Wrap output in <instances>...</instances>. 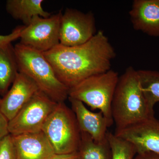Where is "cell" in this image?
I'll return each instance as SVG.
<instances>
[{
	"instance_id": "obj_1",
	"label": "cell",
	"mask_w": 159,
	"mask_h": 159,
	"mask_svg": "<svg viewBox=\"0 0 159 159\" xmlns=\"http://www.w3.org/2000/svg\"><path fill=\"white\" fill-rule=\"evenodd\" d=\"M56 77L69 89L93 75L111 70L116 51L102 30L87 42L74 47L58 44L43 52Z\"/></svg>"
},
{
	"instance_id": "obj_2",
	"label": "cell",
	"mask_w": 159,
	"mask_h": 159,
	"mask_svg": "<svg viewBox=\"0 0 159 159\" xmlns=\"http://www.w3.org/2000/svg\"><path fill=\"white\" fill-rule=\"evenodd\" d=\"M116 130L154 116L142 91L138 71L129 66L119 77L111 104Z\"/></svg>"
},
{
	"instance_id": "obj_3",
	"label": "cell",
	"mask_w": 159,
	"mask_h": 159,
	"mask_svg": "<svg viewBox=\"0 0 159 159\" xmlns=\"http://www.w3.org/2000/svg\"><path fill=\"white\" fill-rule=\"evenodd\" d=\"M14 51L19 72L29 77L40 91L56 102L68 98L69 89L58 79L43 52L18 43Z\"/></svg>"
},
{
	"instance_id": "obj_4",
	"label": "cell",
	"mask_w": 159,
	"mask_h": 159,
	"mask_svg": "<svg viewBox=\"0 0 159 159\" xmlns=\"http://www.w3.org/2000/svg\"><path fill=\"white\" fill-rule=\"evenodd\" d=\"M119 77L118 73L111 69L93 75L69 89V97L99 110L112 125V102Z\"/></svg>"
},
{
	"instance_id": "obj_5",
	"label": "cell",
	"mask_w": 159,
	"mask_h": 159,
	"mask_svg": "<svg viewBox=\"0 0 159 159\" xmlns=\"http://www.w3.org/2000/svg\"><path fill=\"white\" fill-rule=\"evenodd\" d=\"M42 131L56 154L78 151L81 131L74 111L64 102H57L45 122Z\"/></svg>"
},
{
	"instance_id": "obj_6",
	"label": "cell",
	"mask_w": 159,
	"mask_h": 159,
	"mask_svg": "<svg viewBox=\"0 0 159 159\" xmlns=\"http://www.w3.org/2000/svg\"><path fill=\"white\" fill-rule=\"evenodd\" d=\"M57 102L38 90L15 116L9 121L12 136L42 131L43 125Z\"/></svg>"
},
{
	"instance_id": "obj_7",
	"label": "cell",
	"mask_w": 159,
	"mask_h": 159,
	"mask_svg": "<svg viewBox=\"0 0 159 159\" xmlns=\"http://www.w3.org/2000/svg\"><path fill=\"white\" fill-rule=\"evenodd\" d=\"M62 14L60 11L48 17L33 18L29 25H24L20 43L43 53L58 45Z\"/></svg>"
},
{
	"instance_id": "obj_8",
	"label": "cell",
	"mask_w": 159,
	"mask_h": 159,
	"mask_svg": "<svg viewBox=\"0 0 159 159\" xmlns=\"http://www.w3.org/2000/svg\"><path fill=\"white\" fill-rule=\"evenodd\" d=\"M97 33L93 13L74 9H66L60 27V44L74 47L88 42Z\"/></svg>"
},
{
	"instance_id": "obj_9",
	"label": "cell",
	"mask_w": 159,
	"mask_h": 159,
	"mask_svg": "<svg viewBox=\"0 0 159 159\" xmlns=\"http://www.w3.org/2000/svg\"><path fill=\"white\" fill-rule=\"evenodd\" d=\"M114 134L131 143L137 154L145 152L159 154V120L154 116L116 130Z\"/></svg>"
},
{
	"instance_id": "obj_10",
	"label": "cell",
	"mask_w": 159,
	"mask_h": 159,
	"mask_svg": "<svg viewBox=\"0 0 159 159\" xmlns=\"http://www.w3.org/2000/svg\"><path fill=\"white\" fill-rule=\"evenodd\" d=\"M39 89L29 77L19 72L0 103V112L9 121L13 119Z\"/></svg>"
},
{
	"instance_id": "obj_11",
	"label": "cell",
	"mask_w": 159,
	"mask_h": 159,
	"mask_svg": "<svg viewBox=\"0 0 159 159\" xmlns=\"http://www.w3.org/2000/svg\"><path fill=\"white\" fill-rule=\"evenodd\" d=\"M68 99L80 131L87 134L95 142L105 141L107 129L111 125L102 113L93 112L87 108L81 101L70 97Z\"/></svg>"
},
{
	"instance_id": "obj_12",
	"label": "cell",
	"mask_w": 159,
	"mask_h": 159,
	"mask_svg": "<svg viewBox=\"0 0 159 159\" xmlns=\"http://www.w3.org/2000/svg\"><path fill=\"white\" fill-rule=\"evenodd\" d=\"M11 137L17 159H51L55 154L42 131Z\"/></svg>"
},
{
	"instance_id": "obj_13",
	"label": "cell",
	"mask_w": 159,
	"mask_h": 159,
	"mask_svg": "<svg viewBox=\"0 0 159 159\" xmlns=\"http://www.w3.org/2000/svg\"><path fill=\"white\" fill-rule=\"evenodd\" d=\"M129 15L134 29L159 36V0H134Z\"/></svg>"
},
{
	"instance_id": "obj_14",
	"label": "cell",
	"mask_w": 159,
	"mask_h": 159,
	"mask_svg": "<svg viewBox=\"0 0 159 159\" xmlns=\"http://www.w3.org/2000/svg\"><path fill=\"white\" fill-rule=\"evenodd\" d=\"M43 0H8L6 10L13 19L21 21L26 26L35 16L46 18L51 15L43 8Z\"/></svg>"
},
{
	"instance_id": "obj_15",
	"label": "cell",
	"mask_w": 159,
	"mask_h": 159,
	"mask_svg": "<svg viewBox=\"0 0 159 159\" xmlns=\"http://www.w3.org/2000/svg\"><path fill=\"white\" fill-rule=\"evenodd\" d=\"M18 68L11 44L0 48V94L5 96L18 74Z\"/></svg>"
},
{
	"instance_id": "obj_16",
	"label": "cell",
	"mask_w": 159,
	"mask_h": 159,
	"mask_svg": "<svg viewBox=\"0 0 159 159\" xmlns=\"http://www.w3.org/2000/svg\"><path fill=\"white\" fill-rule=\"evenodd\" d=\"M78 151L81 159H112L107 138L103 142H97L87 134L82 132Z\"/></svg>"
},
{
	"instance_id": "obj_17",
	"label": "cell",
	"mask_w": 159,
	"mask_h": 159,
	"mask_svg": "<svg viewBox=\"0 0 159 159\" xmlns=\"http://www.w3.org/2000/svg\"><path fill=\"white\" fill-rule=\"evenodd\" d=\"M138 71L141 86L148 105L153 109L159 102V72L151 70Z\"/></svg>"
},
{
	"instance_id": "obj_18",
	"label": "cell",
	"mask_w": 159,
	"mask_h": 159,
	"mask_svg": "<svg viewBox=\"0 0 159 159\" xmlns=\"http://www.w3.org/2000/svg\"><path fill=\"white\" fill-rule=\"evenodd\" d=\"M107 138L110 146L112 159H134L135 148L130 142L108 131Z\"/></svg>"
},
{
	"instance_id": "obj_19",
	"label": "cell",
	"mask_w": 159,
	"mask_h": 159,
	"mask_svg": "<svg viewBox=\"0 0 159 159\" xmlns=\"http://www.w3.org/2000/svg\"><path fill=\"white\" fill-rule=\"evenodd\" d=\"M0 159H17L10 134L0 141Z\"/></svg>"
},
{
	"instance_id": "obj_20",
	"label": "cell",
	"mask_w": 159,
	"mask_h": 159,
	"mask_svg": "<svg viewBox=\"0 0 159 159\" xmlns=\"http://www.w3.org/2000/svg\"><path fill=\"white\" fill-rule=\"evenodd\" d=\"M24 26H18L10 34L7 35L0 34V48L11 44L12 42L19 39Z\"/></svg>"
},
{
	"instance_id": "obj_21",
	"label": "cell",
	"mask_w": 159,
	"mask_h": 159,
	"mask_svg": "<svg viewBox=\"0 0 159 159\" xmlns=\"http://www.w3.org/2000/svg\"><path fill=\"white\" fill-rule=\"evenodd\" d=\"M9 122V120L0 112V141L10 134Z\"/></svg>"
},
{
	"instance_id": "obj_22",
	"label": "cell",
	"mask_w": 159,
	"mask_h": 159,
	"mask_svg": "<svg viewBox=\"0 0 159 159\" xmlns=\"http://www.w3.org/2000/svg\"><path fill=\"white\" fill-rule=\"evenodd\" d=\"M51 159H81L78 151L65 154H56Z\"/></svg>"
},
{
	"instance_id": "obj_23",
	"label": "cell",
	"mask_w": 159,
	"mask_h": 159,
	"mask_svg": "<svg viewBox=\"0 0 159 159\" xmlns=\"http://www.w3.org/2000/svg\"><path fill=\"white\" fill-rule=\"evenodd\" d=\"M134 159H159V154L152 152L137 154Z\"/></svg>"
},
{
	"instance_id": "obj_24",
	"label": "cell",
	"mask_w": 159,
	"mask_h": 159,
	"mask_svg": "<svg viewBox=\"0 0 159 159\" xmlns=\"http://www.w3.org/2000/svg\"><path fill=\"white\" fill-rule=\"evenodd\" d=\"M1 99H0V103H1Z\"/></svg>"
}]
</instances>
